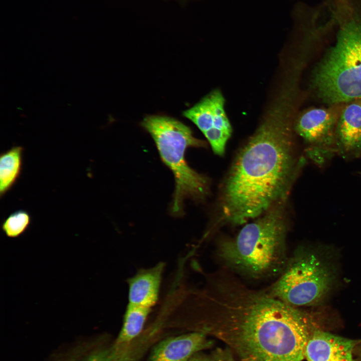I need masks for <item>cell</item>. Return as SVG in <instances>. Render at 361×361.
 <instances>
[{
    "label": "cell",
    "instance_id": "52a82bcc",
    "mask_svg": "<svg viewBox=\"0 0 361 361\" xmlns=\"http://www.w3.org/2000/svg\"><path fill=\"white\" fill-rule=\"evenodd\" d=\"M339 115L331 108H312L303 113L296 121V131L309 145L306 153L318 164L336 153L335 131Z\"/></svg>",
    "mask_w": 361,
    "mask_h": 361
},
{
    "label": "cell",
    "instance_id": "8992f818",
    "mask_svg": "<svg viewBox=\"0 0 361 361\" xmlns=\"http://www.w3.org/2000/svg\"><path fill=\"white\" fill-rule=\"evenodd\" d=\"M280 277L270 287V296L295 307L315 305L331 289L333 268L316 252L301 249L288 260Z\"/></svg>",
    "mask_w": 361,
    "mask_h": 361
},
{
    "label": "cell",
    "instance_id": "30bf717a",
    "mask_svg": "<svg viewBox=\"0 0 361 361\" xmlns=\"http://www.w3.org/2000/svg\"><path fill=\"white\" fill-rule=\"evenodd\" d=\"M205 332H195L171 337L158 342L146 361H189L209 346Z\"/></svg>",
    "mask_w": 361,
    "mask_h": 361
},
{
    "label": "cell",
    "instance_id": "8fae6325",
    "mask_svg": "<svg viewBox=\"0 0 361 361\" xmlns=\"http://www.w3.org/2000/svg\"><path fill=\"white\" fill-rule=\"evenodd\" d=\"M164 264L160 262L140 270L128 280V304L149 309L156 303L160 288Z\"/></svg>",
    "mask_w": 361,
    "mask_h": 361
},
{
    "label": "cell",
    "instance_id": "3957f363",
    "mask_svg": "<svg viewBox=\"0 0 361 361\" xmlns=\"http://www.w3.org/2000/svg\"><path fill=\"white\" fill-rule=\"evenodd\" d=\"M334 35L313 73L317 96L329 104L361 98V0L320 2Z\"/></svg>",
    "mask_w": 361,
    "mask_h": 361
},
{
    "label": "cell",
    "instance_id": "277c9868",
    "mask_svg": "<svg viewBox=\"0 0 361 361\" xmlns=\"http://www.w3.org/2000/svg\"><path fill=\"white\" fill-rule=\"evenodd\" d=\"M283 206L279 202L235 237L220 242L217 255L225 266L252 278L281 274L288 261Z\"/></svg>",
    "mask_w": 361,
    "mask_h": 361
},
{
    "label": "cell",
    "instance_id": "9c48e42d",
    "mask_svg": "<svg viewBox=\"0 0 361 361\" xmlns=\"http://www.w3.org/2000/svg\"><path fill=\"white\" fill-rule=\"evenodd\" d=\"M354 342L331 333L312 331L306 344L307 361H353Z\"/></svg>",
    "mask_w": 361,
    "mask_h": 361
},
{
    "label": "cell",
    "instance_id": "7c38bea8",
    "mask_svg": "<svg viewBox=\"0 0 361 361\" xmlns=\"http://www.w3.org/2000/svg\"><path fill=\"white\" fill-rule=\"evenodd\" d=\"M150 344L148 337L141 335L128 343L114 342L109 347L91 351L73 361H139Z\"/></svg>",
    "mask_w": 361,
    "mask_h": 361
},
{
    "label": "cell",
    "instance_id": "9a60e30c",
    "mask_svg": "<svg viewBox=\"0 0 361 361\" xmlns=\"http://www.w3.org/2000/svg\"><path fill=\"white\" fill-rule=\"evenodd\" d=\"M150 311L151 309L128 304L121 329L115 342L128 343L140 335Z\"/></svg>",
    "mask_w": 361,
    "mask_h": 361
},
{
    "label": "cell",
    "instance_id": "5bb4252c",
    "mask_svg": "<svg viewBox=\"0 0 361 361\" xmlns=\"http://www.w3.org/2000/svg\"><path fill=\"white\" fill-rule=\"evenodd\" d=\"M24 150L23 146L15 145L1 154V198L12 189L21 175Z\"/></svg>",
    "mask_w": 361,
    "mask_h": 361
},
{
    "label": "cell",
    "instance_id": "7a4b0ae2",
    "mask_svg": "<svg viewBox=\"0 0 361 361\" xmlns=\"http://www.w3.org/2000/svg\"><path fill=\"white\" fill-rule=\"evenodd\" d=\"M222 330L239 341L247 361H302L313 331L309 317L299 308L253 290L227 302Z\"/></svg>",
    "mask_w": 361,
    "mask_h": 361
},
{
    "label": "cell",
    "instance_id": "4fadbf2b",
    "mask_svg": "<svg viewBox=\"0 0 361 361\" xmlns=\"http://www.w3.org/2000/svg\"><path fill=\"white\" fill-rule=\"evenodd\" d=\"M224 104L223 96L220 91L216 90L184 111L183 114L204 133L214 129L215 120L218 114L224 109Z\"/></svg>",
    "mask_w": 361,
    "mask_h": 361
},
{
    "label": "cell",
    "instance_id": "ba28073f",
    "mask_svg": "<svg viewBox=\"0 0 361 361\" xmlns=\"http://www.w3.org/2000/svg\"><path fill=\"white\" fill-rule=\"evenodd\" d=\"M347 103L337 122L335 151L344 158H353L361 153V98Z\"/></svg>",
    "mask_w": 361,
    "mask_h": 361
},
{
    "label": "cell",
    "instance_id": "5b68a950",
    "mask_svg": "<svg viewBox=\"0 0 361 361\" xmlns=\"http://www.w3.org/2000/svg\"><path fill=\"white\" fill-rule=\"evenodd\" d=\"M141 125L151 135L162 161L173 173L175 188L171 209L173 214L180 215L185 199H200L207 193V179L191 168L185 157L188 147L203 146L204 142L193 135L189 126L171 117L148 115Z\"/></svg>",
    "mask_w": 361,
    "mask_h": 361
},
{
    "label": "cell",
    "instance_id": "2e32d148",
    "mask_svg": "<svg viewBox=\"0 0 361 361\" xmlns=\"http://www.w3.org/2000/svg\"><path fill=\"white\" fill-rule=\"evenodd\" d=\"M31 223L29 213L19 210L11 213L3 222L1 228L5 235L10 238H16L23 234Z\"/></svg>",
    "mask_w": 361,
    "mask_h": 361
},
{
    "label": "cell",
    "instance_id": "6da1fadb",
    "mask_svg": "<svg viewBox=\"0 0 361 361\" xmlns=\"http://www.w3.org/2000/svg\"><path fill=\"white\" fill-rule=\"evenodd\" d=\"M268 113L237 154L222 199V217L241 225L283 200L293 179L294 159L289 104L284 97Z\"/></svg>",
    "mask_w": 361,
    "mask_h": 361
},
{
    "label": "cell",
    "instance_id": "e0dca14e",
    "mask_svg": "<svg viewBox=\"0 0 361 361\" xmlns=\"http://www.w3.org/2000/svg\"><path fill=\"white\" fill-rule=\"evenodd\" d=\"M189 361H232L229 357L221 353H217L212 356H206L198 353L193 355Z\"/></svg>",
    "mask_w": 361,
    "mask_h": 361
}]
</instances>
